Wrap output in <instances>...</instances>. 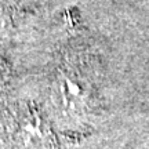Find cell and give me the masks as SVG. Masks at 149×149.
I'll return each mask as SVG.
<instances>
[{
    "label": "cell",
    "mask_w": 149,
    "mask_h": 149,
    "mask_svg": "<svg viewBox=\"0 0 149 149\" xmlns=\"http://www.w3.org/2000/svg\"><path fill=\"white\" fill-rule=\"evenodd\" d=\"M53 98L64 111H80L87 105L88 93L84 84L76 77L61 74L53 84Z\"/></svg>",
    "instance_id": "1"
},
{
    "label": "cell",
    "mask_w": 149,
    "mask_h": 149,
    "mask_svg": "<svg viewBox=\"0 0 149 149\" xmlns=\"http://www.w3.org/2000/svg\"><path fill=\"white\" fill-rule=\"evenodd\" d=\"M10 74H11V70H10L8 62L4 58L0 57V88L7 84V81L10 80Z\"/></svg>",
    "instance_id": "2"
},
{
    "label": "cell",
    "mask_w": 149,
    "mask_h": 149,
    "mask_svg": "<svg viewBox=\"0 0 149 149\" xmlns=\"http://www.w3.org/2000/svg\"><path fill=\"white\" fill-rule=\"evenodd\" d=\"M1 24H3V21H1V19H0V35H1V33H3V26H1Z\"/></svg>",
    "instance_id": "3"
}]
</instances>
